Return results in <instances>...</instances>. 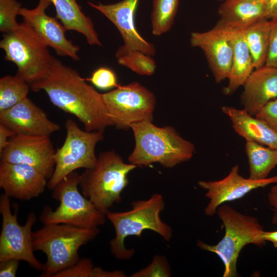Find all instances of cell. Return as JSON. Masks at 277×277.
I'll use <instances>...</instances> for the list:
<instances>
[{
  "instance_id": "cell-38",
  "label": "cell",
  "mask_w": 277,
  "mask_h": 277,
  "mask_svg": "<svg viewBox=\"0 0 277 277\" xmlns=\"http://www.w3.org/2000/svg\"><path fill=\"white\" fill-rule=\"evenodd\" d=\"M268 202L273 212L271 218V223L273 224H277V192L270 191L267 195Z\"/></svg>"
},
{
  "instance_id": "cell-13",
  "label": "cell",
  "mask_w": 277,
  "mask_h": 277,
  "mask_svg": "<svg viewBox=\"0 0 277 277\" xmlns=\"http://www.w3.org/2000/svg\"><path fill=\"white\" fill-rule=\"evenodd\" d=\"M50 4L49 0H38L34 8L22 7L19 15L22 17L23 22L58 55L68 56L74 61H78L79 47L66 38L65 32L67 30L58 19L46 14V10Z\"/></svg>"
},
{
  "instance_id": "cell-36",
  "label": "cell",
  "mask_w": 277,
  "mask_h": 277,
  "mask_svg": "<svg viewBox=\"0 0 277 277\" xmlns=\"http://www.w3.org/2000/svg\"><path fill=\"white\" fill-rule=\"evenodd\" d=\"M16 134L14 131L0 123V152L7 146L10 138Z\"/></svg>"
},
{
  "instance_id": "cell-42",
  "label": "cell",
  "mask_w": 277,
  "mask_h": 277,
  "mask_svg": "<svg viewBox=\"0 0 277 277\" xmlns=\"http://www.w3.org/2000/svg\"><path fill=\"white\" fill-rule=\"evenodd\" d=\"M218 1H225V0H218Z\"/></svg>"
},
{
  "instance_id": "cell-37",
  "label": "cell",
  "mask_w": 277,
  "mask_h": 277,
  "mask_svg": "<svg viewBox=\"0 0 277 277\" xmlns=\"http://www.w3.org/2000/svg\"><path fill=\"white\" fill-rule=\"evenodd\" d=\"M265 18L277 20V0H268L266 4Z\"/></svg>"
},
{
  "instance_id": "cell-35",
  "label": "cell",
  "mask_w": 277,
  "mask_h": 277,
  "mask_svg": "<svg viewBox=\"0 0 277 277\" xmlns=\"http://www.w3.org/2000/svg\"><path fill=\"white\" fill-rule=\"evenodd\" d=\"M19 260L8 259L0 261V277H15L19 266Z\"/></svg>"
},
{
  "instance_id": "cell-32",
  "label": "cell",
  "mask_w": 277,
  "mask_h": 277,
  "mask_svg": "<svg viewBox=\"0 0 277 277\" xmlns=\"http://www.w3.org/2000/svg\"><path fill=\"white\" fill-rule=\"evenodd\" d=\"M87 80L102 90L111 89L118 86L115 73L106 67H101L95 70Z\"/></svg>"
},
{
  "instance_id": "cell-5",
  "label": "cell",
  "mask_w": 277,
  "mask_h": 277,
  "mask_svg": "<svg viewBox=\"0 0 277 277\" xmlns=\"http://www.w3.org/2000/svg\"><path fill=\"white\" fill-rule=\"evenodd\" d=\"M223 224L225 233L216 245H209L199 240L197 246L203 250L214 253L224 266L223 277L238 276L237 261L242 249L248 244L263 246V226L255 217L242 213L233 208L222 205L216 212Z\"/></svg>"
},
{
  "instance_id": "cell-19",
  "label": "cell",
  "mask_w": 277,
  "mask_h": 277,
  "mask_svg": "<svg viewBox=\"0 0 277 277\" xmlns=\"http://www.w3.org/2000/svg\"><path fill=\"white\" fill-rule=\"evenodd\" d=\"M243 86V109L255 116L268 102L277 98V67L264 65L254 69Z\"/></svg>"
},
{
  "instance_id": "cell-26",
  "label": "cell",
  "mask_w": 277,
  "mask_h": 277,
  "mask_svg": "<svg viewBox=\"0 0 277 277\" xmlns=\"http://www.w3.org/2000/svg\"><path fill=\"white\" fill-rule=\"evenodd\" d=\"M179 4V0H152L151 22L153 35L160 36L170 30Z\"/></svg>"
},
{
  "instance_id": "cell-11",
  "label": "cell",
  "mask_w": 277,
  "mask_h": 277,
  "mask_svg": "<svg viewBox=\"0 0 277 277\" xmlns=\"http://www.w3.org/2000/svg\"><path fill=\"white\" fill-rule=\"evenodd\" d=\"M10 197L4 193L0 197L2 217L0 234V261L15 259L27 262L34 269L42 271V264L35 256L32 228L36 221V214L30 212L24 225L18 223L17 211L11 210Z\"/></svg>"
},
{
  "instance_id": "cell-29",
  "label": "cell",
  "mask_w": 277,
  "mask_h": 277,
  "mask_svg": "<svg viewBox=\"0 0 277 277\" xmlns=\"http://www.w3.org/2000/svg\"><path fill=\"white\" fill-rule=\"evenodd\" d=\"M121 270L107 271L94 266L88 258H80L72 266L60 271L53 277H125Z\"/></svg>"
},
{
  "instance_id": "cell-2",
  "label": "cell",
  "mask_w": 277,
  "mask_h": 277,
  "mask_svg": "<svg viewBox=\"0 0 277 277\" xmlns=\"http://www.w3.org/2000/svg\"><path fill=\"white\" fill-rule=\"evenodd\" d=\"M131 129L135 146L128 160L137 167L159 163L173 168L190 160L195 152L194 145L171 126L160 127L151 121H145L132 125Z\"/></svg>"
},
{
  "instance_id": "cell-17",
  "label": "cell",
  "mask_w": 277,
  "mask_h": 277,
  "mask_svg": "<svg viewBox=\"0 0 277 277\" xmlns=\"http://www.w3.org/2000/svg\"><path fill=\"white\" fill-rule=\"evenodd\" d=\"M0 123L16 134L50 137L60 129L45 111L28 97L8 109L0 112Z\"/></svg>"
},
{
  "instance_id": "cell-15",
  "label": "cell",
  "mask_w": 277,
  "mask_h": 277,
  "mask_svg": "<svg viewBox=\"0 0 277 277\" xmlns=\"http://www.w3.org/2000/svg\"><path fill=\"white\" fill-rule=\"evenodd\" d=\"M277 183V175L264 180L245 178L239 173L238 165L233 166L228 175L217 181H199V187L205 190L209 202L204 209L207 216L214 215L217 208L224 203L243 197L251 191Z\"/></svg>"
},
{
  "instance_id": "cell-33",
  "label": "cell",
  "mask_w": 277,
  "mask_h": 277,
  "mask_svg": "<svg viewBox=\"0 0 277 277\" xmlns=\"http://www.w3.org/2000/svg\"><path fill=\"white\" fill-rule=\"evenodd\" d=\"M255 116L277 132V98L268 102Z\"/></svg>"
},
{
  "instance_id": "cell-41",
  "label": "cell",
  "mask_w": 277,
  "mask_h": 277,
  "mask_svg": "<svg viewBox=\"0 0 277 277\" xmlns=\"http://www.w3.org/2000/svg\"><path fill=\"white\" fill-rule=\"evenodd\" d=\"M256 1H258L259 2H261L263 3H264V4H266V3L267 2L268 0H256Z\"/></svg>"
},
{
  "instance_id": "cell-27",
  "label": "cell",
  "mask_w": 277,
  "mask_h": 277,
  "mask_svg": "<svg viewBox=\"0 0 277 277\" xmlns=\"http://www.w3.org/2000/svg\"><path fill=\"white\" fill-rule=\"evenodd\" d=\"M30 85L16 75L0 79V112L6 110L27 97Z\"/></svg>"
},
{
  "instance_id": "cell-7",
  "label": "cell",
  "mask_w": 277,
  "mask_h": 277,
  "mask_svg": "<svg viewBox=\"0 0 277 277\" xmlns=\"http://www.w3.org/2000/svg\"><path fill=\"white\" fill-rule=\"evenodd\" d=\"M80 174L75 171L62 180L52 190V197L60 202L53 210L45 206L39 216L43 224H65L95 228L105 224L106 214L99 210L78 190Z\"/></svg>"
},
{
  "instance_id": "cell-28",
  "label": "cell",
  "mask_w": 277,
  "mask_h": 277,
  "mask_svg": "<svg viewBox=\"0 0 277 277\" xmlns=\"http://www.w3.org/2000/svg\"><path fill=\"white\" fill-rule=\"evenodd\" d=\"M118 64L141 75L150 76L156 69V64L151 56L139 50H129L115 53Z\"/></svg>"
},
{
  "instance_id": "cell-12",
  "label": "cell",
  "mask_w": 277,
  "mask_h": 277,
  "mask_svg": "<svg viewBox=\"0 0 277 277\" xmlns=\"http://www.w3.org/2000/svg\"><path fill=\"white\" fill-rule=\"evenodd\" d=\"M55 151L50 137L16 134L0 152V160L32 166L49 180L55 168Z\"/></svg>"
},
{
  "instance_id": "cell-1",
  "label": "cell",
  "mask_w": 277,
  "mask_h": 277,
  "mask_svg": "<svg viewBox=\"0 0 277 277\" xmlns=\"http://www.w3.org/2000/svg\"><path fill=\"white\" fill-rule=\"evenodd\" d=\"M30 86L33 91H44L53 105L74 115L86 131L104 133L107 128L113 126L102 93L76 70L54 57L44 77Z\"/></svg>"
},
{
  "instance_id": "cell-23",
  "label": "cell",
  "mask_w": 277,
  "mask_h": 277,
  "mask_svg": "<svg viewBox=\"0 0 277 277\" xmlns=\"http://www.w3.org/2000/svg\"><path fill=\"white\" fill-rule=\"evenodd\" d=\"M49 1L55 9L56 17L67 30L81 33L90 45H102L92 21L83 12L77 0Z\"/></svg>"
},
{
  "instance_id": "cell-3",
  "label": "cell",
  "mask_w": 277,
  "mask_h": 277,
  "mask_svg": "<svg viewBox=\"0 0 277 277\" xmlns=\"http://www.w3.org/2000/svg\"><path fill=\"white\" fill-rule=\"evenodd\" d=\"M132 208L124 212L106 213L107 219L115 230V236L109 242L112 254L117 260H127L134 254L133 249H128L124 242L129 236L141 238L143 231L152 230L159 234L166 241L169 242L173 231L170 225L162 221L161 213L164 209L163 195L154 193L147 200L133 201Z\"/></svg>"
},
{
  "instance_id": "cell-8",
  "label": "cell",
  "mask_w": 277,
  "mask_h": 277,
  "mask_svg": "<svg viewBox=\"0 0 277 277\" xmlns=\"http://www.w3.org/2000/svg\"><path fill=\"white\" fill-rule=\"evenodd\" d=\"M48 47L23 22L16 29L4 34L0 42L5 60L16 65V75L30 86L43 78L50 67L54 56Z\"/></svg>"
},
{
  "instance_id": "cell-30",
  "label": "cell",
  "mask_w": 277,
  "mask_h": 277,
  "mask_svg": "<svg viewBox=\"0 0 277 277\" xmlns=\"http://www.w3.org/2000/svg\"><path fill=\"white\" fill-rule=\"evenodd\" d=\"M22 8L17 0H0V31L4 34L11 32L19 26L16 16Z\"/></svg>"
},
{
  "instance_id": "cell-25",
  "label": "cell",
  "mask_w": 277,
  "mask_h": 277,
  "mask_svg": "<svg viewBox=\"0 0 277 277\" xmlns=\"http://www.w3.org/2000/svg\"><path fill=\"white\" fill-rule=\"evenodd\" d=\"M245 149L249 165L248 178L261 180L268 177L277 165V149L249 141L246 142Z\"/></svg>"
},
{
  "instance_id": "cell-6",
  "label": "cell",
  "mask_w": 277,
  "mask_h": 277,
  "mask_svg": "<svg viewBox=\"0 0 277 277\" xmlns=\"http://www.w3.org/2000/svg\"><path fill=\"white\" fill-rule=\"evenodd\" d=\"M136 167L125 163L114 151L102 152L95 165L80 174L79 187L83 194L106 214L113 204L121 201L128 174Z\"/></svg>"
},
{
  "instance_id": "cell-9",
  "label": "cell",
  "mask_w": 277,
  "mask_h": 277,
  "mask_svg": "<svg viewBox=\"0 0 277 277\" xmlns=\"http://www.w3.org/2000/svg\"><path fill=\"white\" fill-rule=\"evenodd\" d=\"M65 127L66 138L63 145L55 151L54 170L48 181L50 190L76 170L93 167L97 158L95 146L104 139V133L83 130L71 119L67 120Z\"/></svg>"
},
{
  "instance_id": "cell-40",
  "label": "cell",
  "mask_w": 277,
  "mask_h": 277,
  "mask_svg": "<svg viewBox=\"0 0 277 277\" xmlns=\"http://www.w3.org/2000/svg\"><path fill=\"white\" fill-rule=\"evenodd\" d=\"M270 191L277 192V184L274 185L271 188Z\"/></svg>"
},
{
  "instance_id": "cell-16",
  "label": "cell",
  "mask_w": 277,
  "mask_h": 277,
  "mask_svg": "<svg viewBox=\"0 0 277 277\" xmlns=\"http://www.w3.org/2000/svg\"><path fill=\"white\" fill-rule=\"evenodd\" d=\"M193 47L203 52L215 81L219 83L227 79L231 69L233 51L225 29L216 25L204 32H192L190 38Z\"/></svg>"
},
{
  "instance_id": "cell-22",
  "label": "cell",
  "mask_w": 277,
  "mask_h": 277,
  "mask_svg": "<svg viewBox=\"0 0 277 277\" xmlns=\"http://www.w3.org/2000/svg\"><path fill=\"white\" fill-rule=\"evenodd\" d=\"M218 9L216 24L231 28L245 29L265 18L266 4L256 0H225Z\"/></svg>"
},
{
  "instance_id": "cell-24",
  "label": "cell",
  "mask_w": 277,
  "mask_h": 277,
  "mask_svg": "<svg viewBox=\"0 0 277 277\" xmlns=\"http://www.w3.org/2000/svg\"><path fill=\"white\" fill-rule=\"evenodd\" d=\"M276 21L263 18L244 29L255 69L265 65L272 31Z\"/></svg>"
},
{
  "instance_id": "cell-14",
  "label": "cell",
  "mask_w": 277,
  "mask_h": 277,
  "mask_svg": "<svg viewBox=\"0 0 277 277\" xmlns=\"http://www.w3.org/2000/svg\"><path fill=\"white\" fill-rule=\"evenodd\" d=\"M139 1L122 0L109 4L87 2L89 6L107 18L121 34L124 44L118 48L116 53L135 50L151 56L155 54V46L144 38L136 28L135 14Z\"/></svg>"
},
{
  "instance_id": "cell-20",
  "label": "cell",
  "mask_w": 277,
  "mask_h": 277,
  "mask_svg": "<svg viewBox=\"0 0 277 277\" xmlns=\"http://www.w3.org/2000/svg\"><path fill=\"white\" fill-rule=\"evenodd\" d=\"M219 25L225 29L232 47V61L227 78L228 84L223 89L224 94L230 95L244 85L255 68L245 39L244 29L231 28Z\"/></svg>"
},
{
  "instance_id": "cell-10",
  "label": "cell",
  "mask_w": 277,
  "mask_h": 277,
  "mask_svg": "<svg viewBox=\"0 0 277 277\" xmlns=\"http://www.w3.org/2000/svg\"><path fill=\"white\" fill-rule=\"evenodd\" d=\"M102 95L108 114L117 129H129L134 124L153 120L155 96L137 82L118 85Z\"/></svg>"
},
{
  "instance_id": "cell-18",
  "label": "cell",
  "mask_w": 277,
  "mask_h": 277,
  "mask_svg": "<svg viewBox=\"0 0 277 277\" xmlns=\"http://www.w3.org/2000/svg\"><path fill=\"white\" fill-rule=\"evenodd\" d=\"M48 179L34 167L0 162V187L9 197L28 201L42 194Z\"/></svg>"
},
{
  "instance_id": "cell-4",
  "label": "cell",
  "mask_w": 277,
  "mask_h": 277,
  "mask_svg": "<svg viewBox=\"0 0 277 277\" xmlns=\"http://www.w3.org/2000/svg\"><path fill=\"white\" fill-rule=\"evenodd\" d=\"M100 229L86 228L65 224H47L33 232L34 251L46 255L40 276L53 277L80 259V248L98 234Z\"/></svg>"
},
{
  "instance_id": "cell-34",
  "label": "cell",
  "mask_w": 277,
  "mask_h": 277,
  "mask_svg": "<svg viewBox=\"0 0 277 277\" xmlns=\"http://www.w3.org/2000/svg\"><path fill=\"white\" fill-rule=\"evenodd\" d=\"M265 65L277 67V21L272 31Z\"/></svg>"
},
{
  "instance_id": "cell-21",
  "label": "cell",
  "mask_w": 277,
  "mask_h": 277,
  "mask_svg": "<svg viewBox=\"0 0 277 277\" xmlns=\"http://www.w3.org/2000/svg\"><path fill=\"white\" fill-rule=\"evenodd\" d=\"M223 113L230 119L235 132L246 141L277 149V132L264 122L249 114L244 109L223 106Z\"/></svg>"
},
{
  "instance_id": "cell-39",
  "label": "cell",
  "mask_w": 277,
  "mask_h": 277,
  "mask_svg": "<svg viewBox=\"0 0 277 277\" xmlns=\"http://www.w3.org/2000/svg\"><path fill=\"white\" fill-rule=\"evenodd\" d=\"M264 241L271 242L275 248H277V230L273 231H264L262 234Z\"/></svg>"
},
{
  "instance_id": "cell-31",
  "label": "cell",
  "mask_w": 277,
  "mask_h": 277,
  "mask_svg": "<svg viewBox=\"0 0 277 277\" xmlns=\"http://www.w3.org/2000/svg\"><path fill=\"white\" fill-rule=\"evenodd\" d=\"M171 267L167 259L163 255H156L147 267L133 273L131 277H169Z\"/></svg>"
}]
</instances>
